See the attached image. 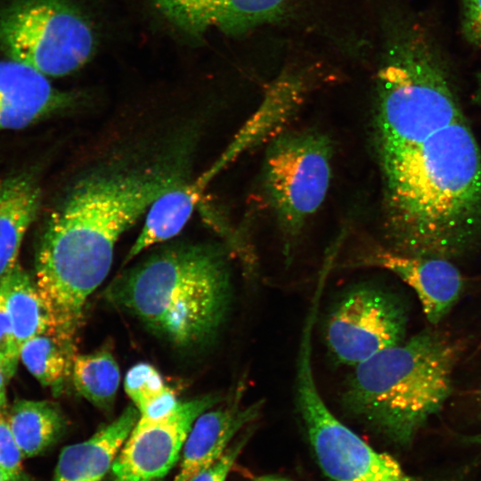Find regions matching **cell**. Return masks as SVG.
<instances>
[{"instance_id":"obj_3","label":"cell","mask_w":481,"mask_h":481,"mask_svg":"<svg viewBox=\"0 0 481 481\" xmlns=\"http://www.w3.org/2000/svg\"><path fill=\"white\" fill-rule=\"evenodd\" d=\"M229 267L211 245L166 248L117 278L109 301L179 346L209 341L224 324L231 304Z\"/></svg>"},{"instance_id":"obj_6","label":"cell","mask_w":481,"mask_h":481,"mask_svg":"<svg viewBox=\"0 0 481 481\" xmlns=\"http://www.w3.org/2000/svg\"><path fill=\"white\" fill-rule=\"evenodd\" d=\"M94 35L64 0H20L0 14V49L46 77H62L91 57Z\"/></svg>"},{"instance_id":"obj_12","label":"cell","mask_w":481,"mask_h":481,"mask_svg":"<svg viewBox=\"0 0 481 481\" xmlns=\"http://www.w3.org/2000/svg\"><path fill=\"white\" fill-rule=\"evenodd\" d=\"M75 97L26 64L0 61V132L25 127L68 107Z\"/></svg>"},{"instance_id":"obj_21","label":"cell","mask_w":481,"mask_h":481,"mask_svg":"<svg viewBox=\"0 0 481 481\" xmlns=\"http://www.w3.org/2000/svg\"><path fill=\"white\" fill-rule=\"evenodd\" d=\"M125 391L135 407L161 392L167 386L159 372L151 364L140 363L126 373Z\"/></svg>"},{"instance_id":"obj_5","label":"cell","mask_w":481,"mask_h":481,"mask_svg":"<svg viewBox=\"0 0 481 481\" xmlns=\"http://www.w3.org/2000/svg\"><path fill=\"white\" fill-rule=\"evenodd\" d=\"M314 325L304 323L296 361L295 399L318 464L330 481H421L390 454L376 451L331 412L313 366Z\"/></svg>"},{"instance_id":"obj_17","label":"cell","mask_w":481,"mask_h":481,"mask_svg":"<svg viewBox=\"0 0 481 481\" xmlns=\"http://www.w3.org/2000/svg\"><path fill=\"white\" fill-rule=\"evenodd\" d=\"M200 198V195L193 191L191 183H183L159 197L148 209L143 229L126 256L125 262L152 245L178 234L191 217Z\"/></svg>"},{"instance_id":"obj_8","label":"cell","mask_w":481,"mask_h":481,"mask_svg":"<svg viewBox=\"0 0 481 481\" xmlns=\"http://www.w3.org/2000/svg\"><path fill=\"white\" fill-rule=\"evenodd\" d=\"M407 322V308L394 291L380 285H356L329 313L325 344L337 363L355 368L404 341Z\"/></svg>"},{"instance_id":"obj_22","label":"cell","mask_w":481,"mask_h":481,"mask_svg":"<svg viewBox=\"0 0 481 481\" xmlns=\"http://www.w3.org/2000/svg\"><path fill=\"white\" fill-rule=\"evenodd\" d=\"M20 359V348L8 314L2 281H0V370L6 380L15 373Z\"/></svg>"},{"instance_id":"obj_20","label":"cell","mask_w":481,"mask_h":481,"mask_svg":"<svg viewBox=\"0 0 481 481\" xmlns=\"http://www.w3.org/2000/svg\"><path fill=\"white\" fill-rule=\"evenodd\" d=\"M71 378L77 392L102 411H110L120 381L118 365L108 349L75 355Z\"/></svg>"},{"instance_id":"obj_33","label":"cell","mask_w":481,"mask_h":481,"mask_svg":"<svg viewBox=\"0 0 481 481\" xmlns=\"http://www.w3.org/2000/svg\"><path fill=\"white\" fill-rule=\"evenodd\" d=\"M481 399V398H480Z\"/></svg>"},{"instance_id":"obj_30","label":"cell","mask_w":481,"mask_h":481,"mask_svg":"<svg viewBox=\"0 0 481 481\" xmlns=\"http://www.w3.org/2000/svg\"><path fill=\"white\" fill-rule=\"evenodd\" d=\"M462 441L467 444L478 445L481 447V433L476 434V435L465 436L462 438Z\"/></svg>"},{"instance_id":"obj_26","label":"cell","mask_w":481,"mask_h":481,"mask_svg":"<svg viewBox=\"0 0 481 481\" xmlns=\"http://www.w3.org/2000/svg\"><path fill=\"white\" fill-rule=\"evenodd\" d=\"M175 392L166 387L161 392L137 406L141 419L156 420L170 414L178 405Z\"/></svg>"},{"instance_id":"obj_19","label":"cell","mask_w":481,"mask_h":481,"mask_svg":"<svg viewBox=\"0 0 481 481\" xmlns=\"http://www.w3.org/2000/svg\"><path fill=\"white\" fill-rule=\"evenodd\" d=\"M75 355V350L50 330L29 338L20 350L28 371L54 393H61L71 377Z\"/></svg>"},{"instance_id":"obj_29","label":"cell","mask_w":481,"mask_h":481,"mask_svg":"<svg viewBox=\"0 0 481 481\" xmlns=\"http://www.w3.org/2000/svg\"><path fill=\"white\" fill-rule=\"evenodd\" d=\"M251 481H291L277 475H262L255 477Z\"/></svg>"},{"instance_id":"obj_31","label":"cell","mask_w":481,"mask_h":481,"mask_svg":"<svg viewBox=\"0 0 481 481\" xmlns=\"http://www.w3.org/2000/svg\"><path fill=\"white\" fill-rule=\"evenodd\" d=\"M0 481H12L8 475L0 469Z\"/></svg>"},{"instance_id":"obj_25","label":"cell","mask_w":481,"mask_h":481,"mask_svg":"<svg viewBox=\"0 0 481 481\" xmlns=\"http://www.w3.org/2000/svg\"><path fill=\"white\" fill-rule=\"evenodd\" d=\"M461 30L468 43L481 49V0H461Z\"/></svg>"},{"instance_id":"obj_27","label":"cell","mask_w":481,"mask_h":481,"mask_svg":"<svg viewBox=\"0 0 481 481\" xmlns=\"http://www.w3.org/2000/svg\"><path fill=\"white\" fill-rule=\"evenodd\" d=\"M214 0H154L159 11L176 27Z\"/></svg>"},{"instance_id":"obj_24","label":"cell","mask_w":481,"mask_h":481,"mask_svg":"<svg viewBox=\"0 0 481 481\" xmlns=\"http://www.w3.org/2000/svg\"><path fill=\"white\" fill-rule=\"evenodd\" d=\"M253 430L244 429L241 436L230 444L221 457L208 468L199 472L191 481H225L240 453L252 436Z\"/></svg>"},{"instance_id":"obj_4","label":"cell","mask_w":481,"mask_h":481,"mask_svg":"<svg viewBox=\"0 0 481 481\" xmlns=\"http://www.w3.org/2000/svg\"><path fill=\"white\" fill-rule=\"evenodd\" d=\"M461 350L446 335L422 330L355 367L343 407L388 441L408 446L451 395Z\"/></svg>"},{"instance_id":"obj_10","label":"cell","mask_w":481,"mask_h":481,"mask_svg":"<svg viewBox=\"0 0 481 481\" xmlns=\"http://www.w3.org/2000/svg\"><path fill=\"white\" fill-rule=\"evenodd\" d=\"M355 265L390 271L417 294L428 321L438 324L458 301L463 289L461 273L444 258L401 254L375 249Z\"/></svg>"},{"instance_id":"obj_2","label":"cell","mask_w":481,"mask_h":481,"mask_svg":"<svg viewBox=\"0 0 481 481\" xmlns=\"http://www.w3.org/2000/svg\"><path fill=\"white\" fill-rule=\"evenodd\" d=\"M391 250L448 260L481 242V148L464 114L375 148Z\"/></svg>"},{"instance_id":"obj_32","label":"cell","mask_w":481,"mask_h":481,"mask_svg":"<svg viewBox=\"0 0 481 481\" xmlns=\"http://www.w3.org/2000/svg\"><path fill=\"white\" fill-rule=\"evenodd\" d=\"M477 87L481 91V73L477 75Z\"/></svg>"},{"instance_id":"obj_14","label":"cell","mask_w":481,"mask_h":481,"mask_svg":"<svg viewBox=\"0 0 481 481\" xmlns=\"http://www.w3.org/2000/svg\"><path fill=\"white\" fill-rule=\"evenodd\" d=\"M37 182L28 174L8 177L0 184V278L18 263L23 237L40 206Z\"/></svg>"},{"instance_id":"obj_28","label":"cell","mask_w":481,"mask_h":481,"mask_svg":"<svg viewBox=\"0 0 481 481\" xmlns=\"http://www.w3.org/2000/svg\"><path fill=\"white\" fill-rule=\"evenodd\" d=\"M5 377L0 370V414H5L7 407V399L5 392Z\"/></svg>"},{"instance_id":"obj_11","label":"cell","mask_w":481,"mask_h":481,"mask_svg":"<svg viewBox=\"0 0 481 481\" xmlns=\"http://www.w3.org/2000/svg\"><path fill=\"white\" fill-rule=\"evenodd\" d=\"M246 385L238 384L224 404L196 419L183 445L180 467L173 481H191L216 461L235 436L260 416L262 400L247 405L242 403Z\"/></svg>"},{"instance_id":"obj_1","label":"cell","mask_w":481,"mask_h":481,"mask_svg":"<svg viewBox=\"0 0 481 481\" xmlns=\"http://www.w3.org/2000/svg\"><path fill=\"white\" fill-rule=\"evenodd\" d=\"M182 183L175 171L161 166L93 173L52 213L34 279L52 330L67 344L75 347L86 302L108 275L121 234Z\"/></svg>"},{"instance_id":"obj_15","label":"cell","mask_w":481,"mask_h":481,"mask_svg":"<svg viewBox=\"0 0 481 481\" xmlns=\"http://www.w3.org/2000/svg\"><path fill=\"white\" fill-rule=\"evenodd\" d=\"M295 0H214L179 27L200 36L211 29L228 35L246 33L259 26L280 20L289 13Z\"/></svg>"},{"instance_id":"obj_7","label":"cell","mask_w":481,"mask_h":481,"mask_svg":"<svg viewBox=\"0 0 481 481\" xmlns=\"http://www.w3.org/2000/svg\"><path fill=\"white\" fill-rule=\"evenodd\" d=\"M332 146L316 131H293L270 144L263 185L289 256L305 224L322 204L331 179Z\"/></svg>"},{"instance_id":"obj_23","label":"cell","mask_w":481,"mask_h":481,"mask_svg":"<svg viewBox=\"0 0 481 481\" xmlns=\"http://www.w3.org/2000/svg\"><path fill=\"white\" fill-rule=\"evenodd\" d=\"M23 457L5 416L0 414V469L12 481H31L23 472Z\"/></svg>"},{"instance_id":"obj_9","label":"cell","mask_w":481,"mask_h":481,"mask_svg":"<svg viewBox=\"0 0 481 481\" xmlns=\"http://www.w3.org/2000/svg\"><path fill=\"white\" fill-rule=\"evenodd\" d=\"M223 401L219 395H205L180 402L162 419L139 418L102 481H156L164 477L181 457L196 419Z\"/></svg>"},{"instance_id":"obj_13","label":"cell","mask_w":481,"mask_h":481,"mask_svg":"<svg viewBox=\"0 0 481 481\" xmlns=\"http://www.w3.org/2000/svg\"><path fill=\"white\" fill-rule=\"evenodd\" d=\"M139 417L137 408L130 405L90 438L64 447L53 481H102Z\"/></svg>"},{"instance_id":"obj_16","label":"cell","mask_w":481,"mask_h":481,"mask_svg":"<svg viewBox=\"0 0 481 481\" xmlns=\"http://www.w3.org/2000/svg\"><path fill=\"white\" fill-rule=\"evenodd\" d=\"M2 281L17 345L50 330L52 320L35 279L17 263Z\"/></svg>"},{"instance_id":"obj_18","label":"cell","mask_w":481,"mask_h":481,"mask_svg":"<svg viewBox=\"0 0 481 481\" xmlns=\"http://www.w3.org/2000/svg\"><path fill=\"white\" fill-rule=\"evenodd\" d=\"M24 457H34L62 435L66 420L60 408L48 401H16L6 418Z\"/></svg>"}]
</instances>
